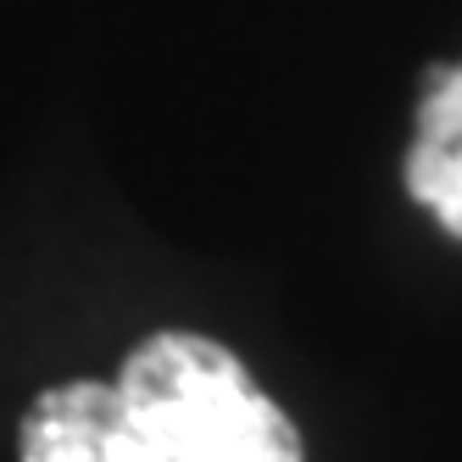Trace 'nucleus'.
I'll use <instances>...</instances> for the list:
<instances>
[{
  "label": "nucleus",
  "instance_id": "nucleus-1",
  "mask_svg": "<svg viewBox=\"0 0 462 462\" xmlns=\"http://www.w3.org/2000/svg\"><path fill=\"white\" fill-rule=\"evenodd\" d=\"M23 462H307L290 412L217 340L162 328L112 384L73 379L34 395Z\"/></svg>",
  "mask_w": 462,
  "mask_h": 462
},
{
  "label": "nucleus",
  "instance_id": "nucleus-2",
  "mask_svg": "<svg viewBox=\"0 0 462 462\" xmlns=\"http://www.w3.org/2000/svg\"><path fill=\"white\" fill-rule=\"evenodd\" d=\"M407 195L435 212L451 240H462V61L429 68L418 128L407 145Z\"/></svg>",
  "mask_w": 462,
  "mask_h": 462
}]
</instances>
